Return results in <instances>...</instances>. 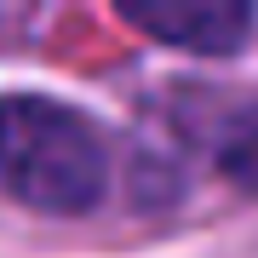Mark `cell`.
I'll return each instance as SVG.
<instances>
[{
    "mask_svg": "<svg viewBox=\"0 0 258 258\" xmlns=\"http://www.w3.org/2000/svg\"><path fill=\"white\" fill-rule=\"evenodd\" d=\"M120 18L178 52H235L252 29V6H120Z\"/></svg>",
    "mask_w": 258,
    "mask_h": 258,
    "instance_id": "cell-2",
    "label": "cell"
},
{
    "mask_svg": "<svg viewBox=\"0 0 258 258\" xmlns=\"http://www.w3.org/2000/svg\"><path fill=\"white\" fill-rule=\"evenodd\" d=\"M0 189L35 212H92L109 189L103 132L69 103L0 98Z\"/></svg>",
    "mask_w": 258,
    "mask_h": 258,
    "instance_id": "cell-1",
    "label": "cell"
},
{
    "mask_svg": "<svg viewBox=\"0 0 258 258\" xmlns=\"http://www.w3.org/2000/svg\"><path fill=\"white\" fill-rule=\"evenodd\" d=\"M218 166L241 189H258V109H241L218 138Z\"/></svg>",
    "mask_w": 258,
    "mask_h": 258,
    "instance_id": "cell-3",
    "label": "cell"
}]
</instances>
